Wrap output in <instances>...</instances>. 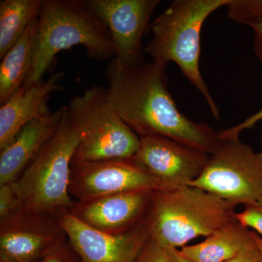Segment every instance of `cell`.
I'll use <instances>...</instances> for the list:
<instances>
[{"label":"cell","mask_w":262,"mask_h":262,"mask_svg":"<svg viewBox=\"0 0 262 262\" xmlns=\"http://www.w3.org/2000/svg\"><path fill=\"white\" fill-rule=\"evenodd\" d=\"M167 67L152 60L126 67L110 60L105 72L108 103L140 139L168 138L211 155L218 132L179 111L169 92Z\"/></svg>","instance_id":"cell-1"},{"label":"cell","mask_w":262,"mask_h":262,"mask_svg":"<svg viewBox=\"0 0 262 262\" xmlns=\"http://www.w3.org/2000/svg\"><path fill=\"white\" fill-rule=\"evenodd\" d=\"M83 46L96 61L116 56L110 31L82 0H43L38 16L32 68L22 88L43 80L59 52Z\"/></svg>","instance_id":"cell-2"},{"label":"cell","mask_w":262,"mask_h":262,"mask_svg":"<svg viewBox=\"0 0 262 262\" xmlns=\"http://www.w3.org/2000/svg\"><path fill=\"white\" fill-rule=\"evenodd\" d=\"M235 207L194 186L157 189L151 193L146 223L150 237L162 247L179 248L233 221Z\"/></svg>","instance_id":"cell-3"},{"label":"cell","mask_w":262,"mask_h":262,"mask_svg":"<svg viewBox=\"0 0 262 262\" xmlns=\"http://www.w3.org/2000/svg\"><path fill=\"white\" fill-rule=\"evenodd\" d=\"M231 0H176L151 24L152 37L144 51L153 61L177 63L183 75L206 99L216 121L220 108L200 70L201 35L203 24L215 10Z\"/></svg>","instance_id":"cell-4"},{"label":"cell","mask_w":262,"mask_h":262,"mask_svg":"<svg viewBox=\"0 0 262 262\" xmlns=\"http://www.w3.org/2000/svg\"><path fill=\"white\" fill-rule=\"evenodd\" d=\"M78 145L65 106L56 134L14 182L18 213L59 220L71 211L75 203L70 193L71 170Z\"/></svg>","instance_id":"cell-5"},{"label":"cell","mask_w":262,"mask_h":262,"mask_svg":"<svg viewBox=\"0 0 262 262\" xmlns=\"http://www.w3.org/2000/svg\"><path fill=\"white\" fill-rule=\"evenodd\" d=\"M67 112L79 138L72 165L135 156L141 139L110 106L105 88L86 89L72 98Z\"/></svg>","instance_id":"cell-6"},{"label":"cell","mask_w":262,"mask_h":262,"mask_svg":"<svg viewBox=\"0 0 262 262\" xmlns=\"http://www.w3.org/2000/svg\"><path fill=\"white\" fill-rule=\"evenodd\" d=\"M189 185L235 206L255 204L262 198V152H256L239 138L219 137L203 173Z\"/></svg>","instance_id":"cell-7"},{"label":"cell","mask_w":262,"mask_h":262,"mask_svg":"<svg viewBox=\"0 0 262 262\" xmlns=\"http://www.w3.org/2000/svg\"><path fill=\"white\" fill-rule=\"evenodd\" d=\"M110 31L115 59L123 67L144 63L142 39L160 0H82Z\"/></svg>","instance_id":"cell-8"},{"label":"cell","mask_w":262,"mask_h":262,"mask_svg":"<svg viewBox=\"0 0 262 262\" xmlns=\"http://www.w3.org/2000/svg\"><path fill=\"white\" fill-rule=\"evenodd\" d=\"M134 158L162 189L168 190L189 185L198 179L210 155L168 138L150 136L141 139Z\"/></svg>","instance_id":"cell-9"},{"label":"cell","mask_w":262,"mask_h":262,"mask_svg":"<svg viewBox=\"0 0 262 262\" xmlns=\"http://www.w3.org/2000/svg\"><path fill=\"white\" fill-rule=\"evenodd\" d=\"M137 189H162L134 158L72 165L70 193L75 201Z\"/></svg>","instance_id":"cell-10"},{"label":"cell","mask_w":262,"mask_h":262,"mask_svg":"<svg viewBox=\"0 0 262 262\" xmlns=\"http://www.w3.org/2000/svg\"><path fill=\"white\" fill-rule=\"evenodd\" d=\"M58 221L80 262H133L150 238L146 221L118 234L90 227L70 212L63 213Z\"/></svg>","instance_id":"cell-11"},{"label":"cell","mask_w":262,"mask_h":262,"mask_svg":"<svg viewBox=\"0 0 262 262\" xmlns=\"http://www.w3.org/2000/svg\"><path fill=\"white\" fill-rule=\"evenodd\" d=\"M151 189H137L75 201L70 213L84 225L106 233H125L146 221Z\"/></svg>","instance_id":"cell-12"},{"label":"cell","mask_w":262,"mask_h":262,"mask_svg":"<svg viewBox=\"0 0 262 262\" xmlns=\"http://www.w3.org/2000/svg\"><path fill=\"white\" fill-rule=\"evenodd\" d=\"M67 239L59 221L18 213L0 223V262H33Z\"/></svg>","instance_id":"cell-13"},{"label":"cell","mask_w":262,"mask_h":262,"mask_svg":"<svg viewBox=\"0 0 262 262\" xmlns=\"http://www.w3.org/2000/svg\"><path fill=\"white\" fill-rule=\"evenodd\" d=\"M65 73L56 72L29 89L20 88L0 108V151L13 141L29 122L51 114L48 102L51 94L63 91L60 82Z\"/></svg>","instance_id":"cell-14"},{"label":"cell","mask_w":262,"mask_h":262,"mask_svg":"<svg viewBox=\"0 0 262 262\" xmlns=\"http://www.w3.org/2000/svg\"><path fill=\"white\" fill-rule=\"evenodd\" d=\"M65 106L26 125L0 153V185L15 182L59 127Z\"/></svg>","instance_id":"cell-15"},{"label":"cell","mask_w":262,"mask_h":262,"mask_svg":"<svg viewBox=\"0 0 262 262\" xmlns=\"http://www.w3.org/2000/svg\"><path fill=\"white\" fill-rule=\"evenodd\" d=\"M252 231L237 219L215 230L200 244L181 251L192 262H225L252 241Z\"/></svg>","instance_id":"cell-16"},{"label":"cell","mask_w":262,"mask_h":262,"mask_svg":"<svg viewBox=\"0 0 262 262\" xmlns=\"http://www.w3.org/2000/svg\"><path fill=\"white\" fill-rule=\"evenodd\" d=\"M38 18L8 53L0 64V104H5L18 91L32 68Z\"/></svg>","instance_id":"cell-17"},{"label":"cell","mask_w":262,"mask_h":262,"mask_svg":"<svg viewBox=\"0 0 262 262\" xmlns=\"http://www.w3.org/2000/svg\"><path fill=\"white\" fill-rule=\"evenodd\" d=\"M43 0L0 2V59L39 16Z\"/></svg>","instance_id":"cell-18"},{"label":"cell","mask_w":262,"mask_h":262,"mask_svg":"<svg viewBox=\"0 0 262 262\" xmlns=\"http://www.w3.org/2000/svg\"><path fill=\"white\" fill-rule=\"evenodd\" d=\"M227 8L231 20L252 29L253 51L262 61V0H232Z\"/></svg>","instance_id":"cell-19"},{"label":"cell","mask_w":262,"mask_h":262,"mask_svg":"<svg viewBox=\"0 0 262 262\" xmlns=\"http://www.w3.org/2000/svg\"><path fill=\"white\" fill-rule=\"evenodd\" d=\"M19 203L14 182L0 185V223L6 222L18 213Z\"/></svg>","instance_id":"cell-20"},{"label":"cell","mask_w":262,"mask_h":262,"mask_svg":"<svg viewBox=\"0 0 262 262\" xmlns=\"http://www.w3.org/2000/svg\"><path fill=\"white\" fill-rule=\"evenodd\" d=\"M235 218L248 228L262 236V198L254 205L245 206L244 211L235 214Z\"/></svg>","instance_id":"cell-21"},{"label":"cell","mask_w":262,"mask_h":262,"mask_svg":"<svg viewBox=\"0 0 262 262\" xmlns=\"http://www.w3.org/2000/svg\"><path fill=\"white\" fill-rule=\"evenodd\" d=\"M133 262H168V253L151 237Z\"/></svg>","instance_id":"cell-22"},{"label":"cell","mask_w":262,"mask_h":262,"mask_svg":"<svg viewBox=\"0 0 262 262\" xmlns=\"http://www.w3.org/2000/svg\"><path fill=\"white\" fill-rule=\"evenodd\" d=\"M33 262H80L68 239H65L42 258Z\"/></svg>","instance_id":"cell-23"},{"label":"cell","mask_w":262,"mask_h":262,"mask_svg":"<svg viewBox=\"0 0 262 262\" xmlns=\"http://www.w3.org/2000/svg\"><path fill=\"white\" fill-rule=\"evenodd\" d=\"M252 236L251 242L248 243L235 256L225 262H262V252L253 237V231Z\"/></svg>","instance_id":"cell-24"},{"label":"cell","mask_w":262,"mask_h":262,"mask_svg":"<svg viewBox=\"0 0 262 262\" xmlns=\"http://www.w3.org/2000/svg\"><path fill=\"white\" fill-rule=\"evenodd\" d=\"M262 120V108L257 113L253 114L244 122L226 130L218 131L220 138H239V134L246 129L251 128Z\"/></svg>","instance_id":"cell-25"},{"label":"cell","mask_w":262,"mask_h":262,"mask_svg":"<svg viewBox=\"0 0 262 262\" xmlns=\"http://www.w3.org/2000/svg\"><path fill=\"white\" fill-rule=\"evenodd\" d=\"M166 249V248H165ZM168 262H192L184 256L179 248H167Z\"/></svg>","instance_id":"cell-26"},{"label":"cell","mask_w":262,"mask_h":262,"mask_svg":"<svg viewBox=\"0 0 262 262\" xmlns=\"http://www.w3.org/2000/svg\"><path fill=\"white\" fill-rule=\"evenodd\" d=\"M253 237H254L255 239H256V242L259 246L260 249H261L262 252V237L259 235L258 233H256V232L253 231Z\"/></svg>","instance_id":"cell-27"},{"label":"cell","mask_w":262,"mask_h":262,"mask_svg":"<svg viewBox=\"0 0 262 262\" xmlns=\"http://www.w3.org/2000/svg\"><path fill=\"white\" fill-rule=\"evenodd\" d=\"M261 145H262V140H261Z\"/></svg>","instance_id":"cell-28"}]
</instances>
